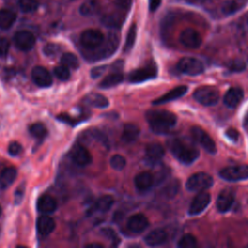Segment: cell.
<instances>
[{
  "label": "cell",
  "mask_w": 248,
  "mask_h": 248,
  "mask_svg": "<svg viewBox=\"0 0 248 248\" xmlns=\"http://www.w3.org/2000/svg\"><path fill=\"white\" fill-rule=\"evenodd\" d=\"M162 0H148V7H149V11L150 12H155L160 4H161Z\"/></svg>",
  "instance_id": "681fc988"
},
{
  "label": "cell",
  "mask_w": 248,
  "mask_h": 248,
  "mask_svg": "<svg viewBox=\"0 0 248 248\" xmlns=\"http://www.w3.org/2000/svg\"><path fill=\"white\" fill-rule=\"evenodd\" d=\"M91 106L95 108H105L108 106V100L107 97H105L102 94H92L88 96V101H87Z\"/></svg>",
  "instance_id": "836d02e7"
},
{
  "label": "cell",
  "mask_w": 248,
  "mask_h": 248,
  "mask_svg": "<svg viewBox=\"0 0 248 248\" xmlns=\"http://www.w3.org/2000/svg\"><path fill=\"white\" fill-rule=\"evenodd\" d=\"M10 48V43L5 38H0V57L5 56Z\"/></svg>",
  "instance_id": "bcb514c9"
},
{
  "label": "cell",
  "mask_w": 248,
  "mask_h": 248,
  "mask_svg": "<svg viewBox=\"0 0 248 248\" xmlns=\"http://www.w3.org/2000/svg\"><path fill=\"white\" fill-rule=\"evenodd\" d=\"M177 69L179 72L189 75L197 76L203 72L204 67L202 61L193 57H183L177 63Z\"/></svg>",
  "instance_id": "9c48e42d"
},
{
  "label": "cell",
  "mask_w": 248,
  "mask_h": 248,
  "mask_svg": "<svg viewBox=\"0 0 248 248\" xmlns=\"http://www.w3.org/2000/svg\"><path fill=\"white\" fill-rule=\"evenodd\" d=\"M149 225V221L142 213H137L132 215L127 221V228L134 233L142 232Z\"/></svg>",
  "instance_id": "e0dca14e"
},
{
  "label": "cell",
  "mask_w": 248,
  "mask_h": 248,
  "mask_svg": "<svg viewBox=\"0 0 248 248\" xmlns=\"http://www.w3.org/2000/svg\"><path fill=\"white\" fill-rule=\"evenodd\" d=\"M21 150H22L21 144L17 141H12V142H10V144L8 146V153L11 156L18 155L21 152Z\"/></svg>",
  "instance_id": "7bdbcfd3"
},
{
  "label": "cell",
  "mask_w": 248,
  "mask_h": 248,
  "mask_svg": "<svg viewBox=\"0 0 248 248\" xmlns=\"http://www.w3.org/2000/svg\"><path fill=\"white\" fill-rule=\"evenodd\" d=\"M145 117L150 129L155 134L168 133L171 128L175 126L177 120L174 113L163 109L148 110L145 114Z\"/></svg>",
  "instance_id": "6da1fadb"
},
{
  "label": "cell",
  "mask_w": 248,
  "mask_h": 248,
  "mask_svg": "<svg viewBox=\"0 0 248 248\" xmlns=\"http://www.w3.org/2000/svg\"><path fill=\"white\" fill-rule=\"evenodd\" d=\"M24 190H25V187H24V184L20 185L16 191V194H15V203L16 204H18L20 203L22 198H23V195H24Z\"/></svg>",
  "instance_id": "7dc6e473"
},
{
  "label": "cell",
  "mask_w": 248,
  "mask_h": 248,
  "mask_svg": "<svg viewBox=\"0 0 248 248\" xmlns=\"http://www.w3.org/2000/svg\"><path fill=\"white\" fill-rule=\"evenodd\" d=\"M125 20V15L121 13H111L102 17V23L109 28H120Z\"/></svg>",
  "instance_id": "83f0119b"
},
{
  "label": "cell",
  "mask_w": 248,
  "mask_h": 248,
  "mask_svg": "<svg viewBox=\"0 0 248 248\" xmlns=\"http://www.w3.org/2000/svg\"><path fill=\"white\" fill-rule=\"evenodd\" d=\"M165 155V149L162 144L158 142H152L145 147V160L150 165H156L163 159Z\"/></svg>",
  "instance_id": "2e32d148"
},
{
  "label": "cell",
  "mask_w": 248,
  "mask_h": 248,
  "mask_svg": "<svg viewBox=\"0 0 248 248\" xmlns=\"http://www.w3.org/2000/svg\"><path fill=\"white\" fill-rule=\"evenodd\" d=\"M226 136L231 140H233V141H236L239 138V133L235 130V129H228L226 131Z\"/></svg>",
  "instance_id": "c3c4849f"
},
{
  "label": "cell",
  "mask_w": 248,
  "mask_h": 248,
  "mask_svg": "<svg viewBox=\"0 0 248 248\" xmlns=\"http://www.w3.org/2000/svg\"><path fill=\"white\" fill-rule=\"evenodd\" d=\"M177 246L179 248H194L197 246V239L192 234H185L179 239Z\"/></svg>",
  "instance_id": "8d00e7d4"
},
{
  "label": "cell",
  "mask_w": 248,
  "mask_h": 248,
  "mask_svg": "<svg viewBox=\"0 0 248 248\" xmlns=\"http://www.w3.org/2000/svg\"><path fill=\"white\" fill-rule=\"evenodd\" d=\"M243 99V90L240 87H232L229 89L224 97V104L231 108L237 107Z\"/></svg>",
  "instance_id": "603a6c76"
},
{
  "label": "cell",
  "mask_w": 248,
  "mask_h": 248,
  "mask_svg": "<svg viewBox=\"0 0 248 248\" xmlns=\"http://www.w3.org/2000/svg\"><path fill=\"white\" fill-rule=\"evenodd\" d=\"M37 0H18V7L23 13H32L38 9Z\"/></svg>",
  "instance_id": "d590c367"
},
{
  "label": "cell",
  "mask_w": 248,
  "mask_h": 248,
  "mask_svg": "<svg viewBox=\"0 0 248 248\" xmlns=\"http://www.w3.org/2000/svg\"><path fill=\"white\" fill-rule=\"evenodd\" d=\"M140 130L138 125L134 123H126L123 128L121 140L126 143L133 142L137 140V139L140 136Z\"/></svg>",
  "instance_id": "484cf974"
},
{
  "label": "cell",
  "mask_w": 248,
  "mask_h": 248,
  "mask_svg": "<svg viewBox=\"0 0 248 248\" xmlns=\"http://www.w3.org/2000/svg\"><path fill=\"white\" fill-rule=\"evenodd\" d=\"M157 72V66L154 63H149L144 67L131 72L129 75V80L133 83L143 82L156 78Z\"/></svg>",
  "instance_id": "30bf717a"
},
{
  "label": "cell",
  "mask_w": 248,
  "mask_h": 248,
  "mask_svg": "<svg viewBox=\"0 0 248 248\" xmlns=\"http://www.w3.org/2000/svg\"><path fill=\"white\" fill-rule=\"evenodd\" d=\"M179 42L185 47L195 49V48L200 47L202 40V37L199 34V32H197L193 28H187V29H184L180 33Z\"/></svg>",
  "instance_id": "4fadbf2b"
},
{
  "label": "cell",
  "mask_w": 248,
  "mask_h": 248,
  "mask_svg": "<svg viewBox=\"0 0 248 248\" xmlns=\"http://www.w3.org/2000/svg\"><path fill=\"white\" fill-rule=\"evenodd\" d=\"M53 73L55 75V77L60 79V80H68L70 78V76H71V73H70V70L67 66L61 64L60 66H57L54 68L53 70Z\"/></svg>",
  "instance_id": "f35d334b"
},
{
  "label": "cell",
  "mask_w": 248,
  "mask_h": 248,
  "mask_svg": "<svg viewBox=\"0 0 248 248\" xmlns=\"http://www.w3.org/2000/svg\"><path fill=\"white\" fill-rule=\"evenodd\" d=\"M112 204H113V198L111 196H109V195L102 196L90 207L89 214H91L94 211L105 213L110 209Z\"/></svg>",
  "instance_id": "d4e9b609"
},
{
  "label": "cell",
  "mask_w": 248,
  "mask_h": 248,
  "mask_svg": "<svg viewBox=\"0 0 248 248\" xmlns=\"http://www.w3.org/2000/svg\"><path fill=\"white\" fill-rule=\"evenodd\" d=\"M55 226V221L47 214H43L37 219V232L43 237L49 235L54 231Z\"/></svg>",
  "instance_id": "ac0fdd59"
},
{
  "label": "cell",
  "mask_w": 248,
  "mask_h": 248,
  "mask_svg": "<svg viewBox=\"0 0 248 248\" xmlns=\"http://www.w3.org/2000/svg\"><path fill=\"white\" fill-rule=\"evenodd\" d=\"M29 133L35 139L44 140L47 136V129L43 123H34L29 127Z\"/></svg>",
  "instance_id": "1f68e13d"
},
{
  "label": "cell",
  "mask_w": 248,
  "mask_h": 248,
  "mask_svg": "<svg viewBox=\"0 0 248 248\" xmlns=\"http://www.w3.org/2000/svg\"><path fill=\"white\" fill-rule=\"evenodd\" d=\"M33 81L40 87H49L52 84L50 73L43 66H35L31 73Z\"/></svg>",
  "instance_id": "9a60e30c"
},
{
  "label": "cell",
  "mask_w": 248,
  "mask_h": 248,
  "mask_svg": "<svg viewBox=\"0 0 248 248\" xmlns=\"http://www.w3.org/2000/svg\"><path fill=\"white\" fill-rule=\"evenodd\" d=\"M1 213H2V208H1V206H0V216H1Z\"/></svg>",
  "instance_id": "db71d44e"
},
{
  "label": "cell",
  "mask_w": 248,
  "mask_h": 248,
  "mask_svg": "<svg viewBox=\"0 0 248 248\" xmlns=\"http://www.w3.org/2000/svg\"><path fill=\"white\" fill-rule=\"evenodd\" d=\"M17 176V170L15 167H8L4 169L0 174V186L2 189L10 187Z\"/></svg>",
  "instance_id": "4316f807"
},
{
  "label": "cell",
  "mask_w": 248,
  "mask_h": 248,
  "mask_svg": "<svg viewBox=\"0 0 248 248\" xmlns=\"http://www.w3.org/2000/svg\"><path fill=\"white\" fill-rule=\"evenodd\" d=\"M134 183L139 191H147L154 183V176L148 171H141L135 176Z\"/></svg>",
  "instance_id": "cb8c5ba5"
},
{
  "label": "cell",
  "mask_w": 248,
  "mask_h": 248,
  "mask_svg": "<svg viewBox=\"0 0 248 248\" xmlns=\"http://www.w3.org/2000/svg\"><path fill=\"white\" fill-rule=\"evenodd\" d=\"M168 145L174 158H176L182 164L190 165L194 163L200 156L199 149L183 140H170L168 142Z\"/></svg>",
  "instance_id": "7a4b0ae2"
},
{
  "label": "cell",
  "mask_w": 248,
  "mask_h": 248,
  "mask_svg": "<svg viewBox=\"0 0 248 248\" xmlns=\"http://www.w3.org/2000/svg\"><path fill=\"white\" fill-rule=\"evenodd\" d=\"M211 201V196L210 194L206 192L201 191L192 201L190 207H189V214L190 215H198L202 213L207 205L210 203Z\"/></svg>",
  "instance_id": "5bb4252c"
},
{
  "label": "cell",
  "mask_w": 248,
  "mask_h": 248,
  "mask_svg": "<svg viewBox=\"0 0 248 248\" xmlns=\"http://www.w3.org/2000/svg\"><path fill=\"white\" fill-rule=\"evenodd\" d=\"M191 135L194 140L201 144L205 151L210 154H215L217 152V147L214 140L203 129L198 126H194L191 128Z\"/></svg>",
  "instance_id": "52a82bcc"
},
{
  "label": "cell",
  "mask_w": 248,
  "mask_h": 248,
  "mask_svg": "<svg viewBox=\"0 0 248 248\" xmlns=\"http://www.w3.org/2000/svg\"><path fill=\"white\" fill-rule=\"evenodd\" d=\"M234 202V194L231 190L222 191L216 201V207L220 212H227Z\"/></svg>",
  "instance_id": "d6986e66"
},
{
  "label": "cell",
  "mask_w": 248,
  "mask_h": 248,
  "mask_svg": "<svg viewBox=\"0 0 248 248\" xmlns=\"http://www.w3.org/2000/svg\"><path fill=\"white\" fill-rule=\"evenodd\" d=\"M107 68H108L107 65H101V66H96V67L92 68L91 73H90L91 78H100V77L105 73V71L107 70Z\"/></svg>",
  "instance_id": "ee69618b"
},
{
  "label": "cell",
  "mask_w": 248,
  "mask_h": 248,
  "mask_svg": "<svg viewBox=\"0 0 248 248\" xmlns=\"http://www.w3.org/2000/svg\"><path fill=\"white\" fill-rule=\"evenodd\" d=\"M123 78H124V76L122 73L112 72L102 79V81L99 83V87L103 89H107V88L116 86L117 84L123 81Z\"/></svg>",
  "instance_id": "f1b7e54d"
},
{
  "label": "cell",
  "mask_w": 248,
  "mask_h": 248,
  "mask_svg": "<svg viewBox=\"0 0 248 248\" xmlns=\"http://www.w3.org/2000/svg\"><path fill=\"white\" fill-rule=\"evenodd\" d=\"M244 63L242 61H233L232 63V66H231V69L232 71H242L244 69Z\"/></svg>",
  "instance_id": "f907efd6"
},
{
  "label": "cell",
  "mask_w": 248,
  "mask_h": 248,
  "mask_svg": "<svg viewBox=\"0 0 248 248\" xmlns=\"http://www.w3.org/2000/svg\"><path fill=\"white\" fill-rule=\"evenodd\" d=\"M136 38H137V25L135 23H133L130 28L129 31L127 33L126 36V41H125V45H124V51H130L136 42Z\"/></svg>",
  "instance_id": "e575fe53"
},
{
  "label": "cell",
  "mask_w": 248,
  "mask_h": 248,
  "mask_svg": "<svg viewBox=\"0 0 248 248\" xmlns=\"http://www.w3.org/2000/svg\"><path fill=\"white\" fill-rule=\"evenodd\" d=\"M85 247H86V248H103L104 246H103L102 244H100V243L94 242V243H89V244H87Z\"/></svg>",
  "instance_id": "816d5d0a"
},
{
  "label": "cell",
  "mask_w": 248,
  "mask_h": 248,
  "mask_svg": "<svg viewBox=\"0 0 248 248\" xmlns=\"http://www.w3.org/2000/svg\"><path fill=\"white\" fill-rule=\"evenodd\" d=\"M238 9H239L238 3H236L235 1H229V2H226V3L223 5V7H222V12H223L225 15H231V14L235 13Z\"/></svg>",
  "instance_id": "b9f144b4"
},
{
  "label": "cell",
  "mask_w": 248,
  "mask_h": 248,
  "mask_svg": "<svg viewBox=\"0 0 248 248\" xmlns=\"http://www.w3.org/2000/svg\"><path fill=\"white\" fill-rule=\"evenodd\" d=\"M189 3H202V2H203L204 0H187Z\"/></svg>",
  "instance_id": "f5cc1de1"
},
{
  "label": "cell",
  "mask_w": 248,
  "mask_h": 248,
  "mask_svg": "<svg viewBox=\"0 0 248 248\" xmlns=\"http://www.w3.org/2000/svg\"><path fill=\"white\" fill-rule=\"evenodd\" d=\"M119 45V38L116 34L110 33L108 34V38H105V41L103 44L98 46L95 49L87 50L84 54L85 58L90 61H96V60H102L108 58L111 56L117 49Z\"/></svg>",
  "instance_id": "3957f363"
},
{
  "label": "cell",
  "mask_w": 248,
  "mask_h": 248,
  "mask_svg": "<svg viewBox=\"0 0 248 248\" xmlns=\"http://www.w3.org/2000/svg\"><path fill=\"white\" fill-rule=\"evenodd\" d=\"M219 175L222 179L227 181H240L248 179V166H232L222 169L219 172Z\"/></svg>",
  "instance_id": "ba28073f"
},
{
  "label": "cell",
  "mask_w": 248,
  "mask_h": 248,
  "mask_svg": "<svg viewBox=\"0 0 248 248\" xmlns=\"http://www.w3.org/2000/svg\"><path fill=\"white\" fill-rule=\"evenodd\" d=\"M101 233H102L104 236H106L107 238H108V239L111 241V243H112L113 246L119 245V243H120V238H119V236L117 235V233H116L112 229H110V228H104V229L101 230Z\"/></svg>",
  "instance_id": "ab89813d"
},
{
  "label": "cell",
  "mask_w": 248,
  "mask_h": 248,
  "mask_svg": "<svg viewBox=\"0 0 248 248\" xmlns=\"http://www.w3.org/2000/svg\"><path fill=\"white\" fill-rule=\"evenodd\" d=\"M188 90V87L186 85H179L174 87L173 89L170 90L168 93H166L165 95L159 97L158 99L153 101V105H162L173 100H176L180 97H182Z\"/></svg>",
  "instance_id": "7402d4cb"
},
{
  "label": "cell",
  "mask_w": 248,
  "mask_h": 248,
  "mask_svg": "<svg viewBox=\"0 0 248 248\" xmlns=\"http://www.w3.org/2000/svg\"><path fill=\"white\" fill-rule=\"evenodd\" d=\"M109 164L113 170H122L126 166V159L120 154H115L110 158Z\"/></svg>",
  "instance_id": "74e56055"
},
{
  "label": "cell",
  "mask_w": 248,
  "mask_h": 248,
  "mask_svg": "<svg viewBox=\"0 0 248 248\" xmlns=\"http://www.w3.org/2000/svg\"><path fill=\"white\" fill-rule=\"evenodd\" d=\"M14 43L16 48L22 51H28L33 48L36 44V38L30 31L21 30L15 34Z\"/></svg>",
  "instance_id": "7c38bea8"
},
{
  "label": "cell",
  "mask_w": 248,
  "mask_h": 248,
  "mask_svg": "<svg viewBox=\"0 0 248 248\" xmlns=\"http://www.w3.org/2000/svg\"><path fill=\"white\" fill-rule=\"evenodd\" d=\"M70 157L79 167H86L92 162V155L88 149L79 143L73 145L70 151Z\"/></svg>",
  "instance_id": "8fae6325"
},
{
  "label": "cell",
  "mask_w": 248,
  "mask_h": 248,
  "mask_svg": "<svg viewBox=\"0 0 248 248\" xmlns=\"http://www.w3.org/2000/svg\"><path fill=\"white\" fill-rule=\"evenodd\" d=\"M213 185V178L205 172H197L192 174L186 181V188L192 192H201L210 188Z\"/></svg>",
  "instance_id": "5b68a950"
},
{
  "label": "cell",
  "mask_w": 248,
  "mask_h": 248,
  "mask_svg": "<svg viewBox=\"0 0 248 248\" xmlns=\"http://www.w3.org/2000/svg\"><path fill=\"white\" fill-rule=\"evenodd\" d=\"M114 3L116 5V7H118L120 10L126 12V11L130 10L133 0H114Z\"/></svg>",
  "instance_id": "f6af8a7d"
},
{
  "label": "cell",
  "mask_w": 248,
  "mask_h": 248,
  "mask_svg": "<svg viewBox=\"0 0 248 248\" xmlns=\"http://www.w3.org/2000/svg\"><path fill=\"white\" fill-rule=\"evenodd\" d=\"M80 44L86 50H92L100 46L105 41L104 34L97 29L84 30L80 35Z\"/></svg>",
  "instance_id": "8992f818"
},
{
  "label": "cell",
  "mask_w": 248,
  "mask_h": 248,
  "mask_svg": "<svg viewBox=\"0 0 248 248\" xmlns=\"http://www.w3.org/2000/svg\"><path fill=\"white\" fill-rule=\"evenodd\" d=\"M57 208L56 200L49 195H43L37 201V209L43 214H50Z\"/></svg>",
  "instance_id": "ffe728a7"
},
{
  "label": "cell",
  "mask_w": 248,
  "mask_h": 248,
  "mask_svg": "<svg viewBox=\"0 0 248 248\" xmlns=\"http://www.w3.org/2000/svg\"><path fill=\"white\" fill-rule=\"evenodd\" d=\"M193 97L203 106H214L218 103L219 91L213 86L204 85L197 88L193 93Z\"/></svg>",
  "instance_id": "277c9868"
},
{
  "label": "cell",
  "mask_w": 248,
  "mask_h": 248,
  "mask_svg": "<svg viewBox=\"0 0 248 248\" xmlns=\"http://www.w3.org/2000/svg\"><path fill=\"white\" fill-rule=\"evenodd\" d=\"M60 49H61V47H60L59 45L54 44V43H49V44H47V45L45 46L43 51H44V53H45L46 56H48V57H54V56H56V55L58 54V52L60 51Z\"/></svg>",
  "instance_id": "60d3db41"
},
{
  "label": "cell",
  "mask_w": 248,
  "mask_h": 248,
  "mask_svg": "<svg viewBox=\"0 0 248 248\" xmlns=\"http://www.w3.org/2000/svg\"><path fill=\"white\" fill-rule=\"evenodd\" d=\"M101 5L98 0H88L80 5L79 14L83 16H92L100 11Z\"/></svg>",
  "instance_id": "f546056e"
},
{
  "label": "cell",
  "mask_w": 248,
  "mask_h": 248,
  "mask_svg": "<svg viewBox=\"0 0 248 248\" xmlns=\"http://www.w3.org/2000/svg\"><path fill=\"white\" fill-rule=\"evenodd\" d=\"M60 61H61V64H63L71 69H78L79 67L78 58L77 57L76 54H74L72 52H66V53L62 54Z\"/></svg>",
  "instance_id": "d6a6232c"
},
{
  "label": "cell",
  "mask_w": 248,
  "mask_h": 248,
  "mask_svg": "<svg viewBox=\"0 0 248 248\" xmlns=\"http://www.w3.org/2000/svg\"><path fill=\"white\" fill-rule=\"evenodd\" d=\"M168 239V233L163 229L152 230L144 236V242L151 247L164 244Z\"/></svg>",
  "instance_id": "44dd1931"
},
{
  "label": "cell",
  "mask_w": 248,
  "mask_h": 248,
  "mask_svg": "<svg viewBox=\"0 0 248 248\" xmlns=\"http://www.w3.org/2000/svg\"><path fill=\"white\" fill-rule=\"evenodd\" d=\"M16 19V15L8 9L0 10V29H9Z\"/></svg>",
  "instance_id": "4dcf8cb0"
}]
</instances>
